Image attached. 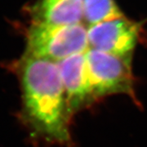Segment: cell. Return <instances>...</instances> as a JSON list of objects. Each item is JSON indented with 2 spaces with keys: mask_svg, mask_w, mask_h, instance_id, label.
<instances>
[{
  "mask_svg": "<svg viewBox=\"0 0 147 147\" xmlns=\"http://www.w3.org/2000/svg\"><path fill=\"white\" fill-rule=\"evenodd\" d=\"M19 73L24 110L30 124L48 141L67 144L71 115L57 62L26 53Z\"/></svg>",
  "mask_w": 147,
  "mask_h": 147,
  "instance_id": "1",
  "label": "cell"
},
{
  "mask_svg": "<svg viewBox=\"0 0 147 147\" xmlns=\"http://www.w3.org/2000/svg\"><path fill=\"white\" fill-rule=\"evenodd\" d=\"M88 48V28L82 23L54 26L34 22L28 33L26 53L56 62Z\"/></svg>",
  "mask_w": 147,
  "mask_h": 147,
  "instance_id": "2",
  "label": "cell"
},
{
  "mask_svg": "<svg viewBox=\"0 0 147 147\" xmlns=\"http://www.w3.org/2000/svg\"><path fill=\"white\" fill-rule=\"evenodd\" d=\"M87 68L94 99L114 94L134 95L131 56H118L88 48Z\"/></svg>",
  "mask_w": 147,
  "mask_h": 147,
  "instance_id": "3",
  "label": "cell"
},
{
  "mask_svg": "<svg viewBox=\"0 0 147 147\" xmlns=\"http://www.w3.org/2000/svg\"><path fill=\"white\" fill-rule=\"evenodd\" d=\"M139 26L123 16L88 27L89 48L118 56H131L136 47Z\"/></svg>",
  "mask_w": 147,
  "mask_h": 147,
  "instance_id": "4",
  "label": "cell"
},
{
  "mask_svg": "<svg viewBox=\"0 0 147 147\" xmlns=\"http://www.w3.org/2000/svg\"><path fill=\"white\" fill-rule=\"evenodd\" d=\"M70 115L95 100L90 84L85 53L57 62Z\"/></svg>",
  "mask_w": 147,
  "mask_h": 147,
  "instance_id": "5",
  "label": "cell"
},
{
  "mask_svg": "<svg viewBox=\"0 0 147 147\" xmlns=\"http://www.w3.org/2000/svg\"><path fill=\"white\" fill-rule=\"evenodd\" d=\"M84 0H40L34 7V22L54 26L82 23Z\"/></svg>",
  "mask_w": 147,
  "mask_h": 147,
  "instance_id": "6",
  "label": "cell"
},
{
  "mask_svg": "<svg viewBox=\"0 0 147 147\" xmlns=\"http://www.w3.org/2000/svg\"><path fill=\"white\" fill-rule=\"evenodd\" d=\"M83 14L88 27L123 16L115 0H84Z\"/></svg>",
  "mask_w": 147,
  "mask_h": 147,
  "instance_id": "7",
  "label": "cell"
}]
</instances>
